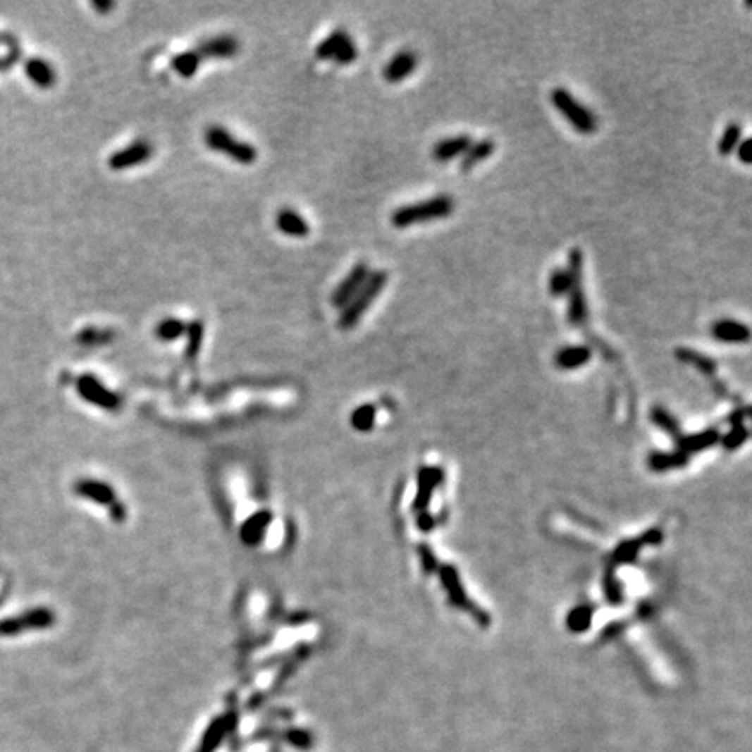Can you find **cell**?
Wrapping results in <instances>:
<instances>
[{"label":"cell","mask_w":752,"mask_h":752,"mask_svg":"<svg viewBox=\"0 0 752 752\" xmlns=\"http://www.w3.org/2000/svg\"><path fill=\"white\" fill-rule=\"evenodd\" d=\"M276 225L284 235L298 237V239L307 237L310 233V225L307 223L305 218L300 213H296L295 209H290V207H284L277 213Z\"/></svg>","instance_id":"obj_13"},{"label":"cell","mask_w":752,"mask_h":752,"mask_svg":"<svg viewBox=\"0 0 752 752\" xmlns=\"http://www.w3.org/2000/svg\"><path fill=\"white\" fill-rule=\"evenodd\" d=\"M187 335H188V345H187V357H195L199 354V348H201L202 338H204V324L201 319H195L190 324L187 326Z\"/></svg>","instance_id":"obj_23"},{"label":"cell","mask_w":752,"mask_h":752,"mask_svg":"<svg viewBox=\"0 0 752 752\" xmlns=\"http://www.w3.org/2000/svg\"><path fill=\"white\" fill-rule=\"evenodd\" d=\"M369 273H371V270H369L368 263L359 261L357 265H355L354 269L347 273L345 279H343L342 283L335 288V291H333V295H331L333 307H336V309H343V307H345L347 303L354 298L355 292L361 290L362 284L366 283Z\"/></svg>","instance_id":"obj_7"},{"label":"cell","mask_w":752,"mask_h":752,"mask_svg":"<svg viewBox=\"0 0 752 752\" xmlns=\"http://www.w3.org/2000/svg\"><path fill=\"white\" fill-rule=\"evenodd\" d=\"M91 6L94 7V9L98 11L99 14H106L110 9H113V7H116V4L109 2V0H106V2H103V0H98V2H92Z\"/></svg>","instance_id":"obj_26"},{"label":"cell","mask_w":752,"mask_h":752,"mask_svg":"<svg viewBox=\"0 0 752 752\" xmlns=\"http://www.w3.org/2000/svg\"><path fill=\"white\" fill-rule=\"evenodd\" d=\"M25 70H27V75L30 77V80H32L35 86H39L42 89L51 87L54 84V80H56V73H54L53 66H51L47 61H44V59H39V58L30 59V61L27 63V66H25Z\"/></svg>","instance_id":"obj_17"},{"label":"cell","mask_w":752,"mask_h":752,"mask_svg":"<svg viewBox=\"0 0 752 752\" xmlns=\"http://www.w3.org/2000/svg\"><path fill=\"white\" fill-rule=\"evenodd\" d=\"M455 211V201L451 195L440 194L425 201L406 204L392 213L390 221L395 228H407L427 221L443 220L451 216Z\"/></svg>","instance_id":"obj_1"},{"label":"cell","mask_w":752,"mask_h":752,"mask_svg":"<svg viewBox=\"0 0 752 752\" xmlns=\"http://www.w3.org/2000/svg\"><path fill=\"white\" fill-rule=\"evenodd\" d=\"M495 152V142L491 138H483L479 142H472V145L467 148L460 162V171L470 173L481 162L488 161Z\"/></svg>","instance_id":"obj_15"},{"label":"cell","mask_w":752,"mask_h":752,"mask_svg":"<svg viewBox=\"0 0 752 752\" xmlns=\"http://www.w3.org/2000/svg\"><path fill=\"white\" fill-rule=\"evenodd\" d=\"M204 143H206L207 148L218 152V154L227 155L228 159L239 162V164L249 166L258 159L257 148L246 142H240L239 138H235L230 131H227L221 125L207 128L206 132H204Z\"/></svg>","instance_id":"obj_5"},{"label":"cell","mask_w":752,"mask_h":752,"mask_svg":"<svg viewBox=\"0 0 752 752\" xmlns=\"http://www.w3.org/2000/svg\"><path fill=\"white\" fill-rule=\"evenodd\" d=\"M239 51V42L232 35H216L202 40L197 46L195 53L201 59H228L235 56Z\"/></svg>","instance_id":"obj_11"},{"label":"cell","mask_w":752,"mask_h":752,"mask_svg":"<svg viewBox=\"0 0 752 752\" xmlns=\"http://www.w3.org/2000/svg\"><path fill=\"white\" fill-rule=\"evenodd\" d=\"M568 273L572 279V286L568 291V310H566V319L569 326L580 328L587 322L588 319V305L587 295L584 288V253L579 247H573L568 253Z\"/></svg>","instance_id":"obj_3"},{"label":"cell","mask_w":752,"mask_h":752,"mask_svg":"<svg viewBox=\"0 0 752 752\" xmlns=\"http://www.w3.org/2000/svg\"><path fill=\"white\" fill-rule=\"evenodd\" d=\"M79 340L82 343H87V345H92V343H101V342H106V340H110V333L101 331V329L89 328V329H84V331H80Z\"/></svg>","instance_id":"obj_24"},{"label":"cell","mask_w":752,"mask_h":752,"mask_svg":"<svg viewBox=\"0 0 752 752\" xmlns=\"http://www.w3.org/2000/svg\"><path fill=\"white\" fill-rule=\"evenodd\" d=\"M418 66L417 53L409 49H402L395 53L383 66V79L390 84H399L413 75Z\"/></svg>","instance_id":"obj_9"},{"label":"cell","mask_w":752,"mask_h":752,"mask_svg":"<svg viewBox=\"0 0 752 752\" xmlns=\"http://www.w3.org/2000/svg\"><path fill=\"white\" fill-rule=\"evenodd\" d=\"M79 390L84 397L89 399L92 402H98L99 406H116L117 399L116 395L110 394L105 387H103L99 381H96L92 376H82L79 381Z\"/></svg>","instance_id":"obj_16"},{"label":"cell","mask_w":752,"mask_h":752,"mask_svg":"<svg viewBox=\"0 0 752 752\" xmlns=\"http://www.w3.org/2000/svg\"><path fill=\"white\" fill-rule=\"evenodd\" d=\"M185 333H187V324L176 317L162 319L157 324V328H155V335L162 342H173V340H178Z\"/></svg>","instance_id":"obj_21"},{"label":"cell","mask_w":752,"mask_h":752,"mask_svg":"<svg viewBox=\"0 0 752 752\" xmlns=\"http://www.w3.org/2000/svg\"><path fill=\"white\" fill-rule=\"evenodd\" d=\"M201 61H202L201 56H199L194 49V51H185V53L176 54V56L173 58L171 65L178 75L183 77V79H190V77H194L195 73H197V68H199V65H201Z\"/></svg>","instance_id":"obj_19"},{"label":"cell","mask_w":752,"mask_h":752,"mask_svg":"<svg viewBox=\"0 0 752 752\" xmlns=\"http://www.w3.org/2000/svg\"><path fill=\"white\" fill-rule=\"evenodd\" d=\"M751 147H752V140L751 138H744L742 142H740V145L736 147V157H739V161L742 162V164L749 166L752 162V154H751Z\"/></svg>","instance_id":"obj_25"},{"label":"cell","mask_w":752,"mask_h":752,"mask_svg":"<svg viewBox=\"0 0 752 752\" xmlns=\"http://www.w3.org/2000/svg\"><path fill=\"white\" fill-rule=\"evenodd\" d=\"M710 336L721 343H747L751 338V329L736 319H717L710 326Z\"/></svg>","instance_id":"obj_10"},{"label":"cell","mask_w":752,"mask_h":752,"mask_svg":"<svg viewBox=\"0 0 752 752\" xmlns=\"http://www.w3.org/2000/svg\"><path fill=\"white\" fill-rule=\"evenodd\" d=\"M154 155V148L145 140H138V142L131 143L125 148H121L116 154H112L109 157V168L113 171H124V169H131L135 166L143 164L148 159Z\"/></svg>","instance_id":"obj_8"},{"label":"cell","mask_w":752,"mask_h":752,"mask_svg":"<svg viewBox=\"0 0 752 752\" xmlns=\"http://www.w3.org/2000/svg\"><path fill=\"white\" fill-rule=\"evenodd\" d=\"M359 56V51L355 47L354 39L345 32V30H335L329 33L322 42H319L316 47V58L322 61L338 63V65H350Z\"/></svg>","instance_id":"obj_6"},{"label":"cell","mask_w":752,"mask_h":752,"mask_svg":"<svg viewBox=\"0 0 752 752\" xmlns=\"http://www.w3.org/2000/svg\"><path fill=\"white\" fill-rule=\"evenodd\" d=\"M569 286H572V279H569V273L566 269H554L549 276V292L554 298H562V296L568 295Z\"/></svg>","instance_id":"obj_22"},{"label":"cell","mask_w":752,"mask_h":752,"mask_svg":"<svg viewBox=\"0 0 752 752\" xmlns=\"http://www.w3.org/2000/svg\"><path fill=\"white\" fill-rule=\"evenodd\" d=\"M592 357V350L587 345H568L562 347L554 355V362L561 369H577L585 366Z\"/></svg>","instance_id":"obj_14"},{"label":"cell","mask_w":752,"mask_h":752,"mask_svg":"<svg viewBox=\"0 0 752 752\" xmlns=\"http://www.w3.org/2000/svg\"><path fill=\"white\" fill-rule=\"evenodd\" d=\"M742 142V125L739 122H729L725 128V131L721 132V138L717 142V152L723 157L735 154L736 147Z\"/></svg>","instance_id":"obj_18"},{"label":"cell","mask_w":752,"mask_h":752,"mask_svg":"<svg viewBox=\"0 0 752 752\" xmlns=\"http://www.w3.org/2000/svg\"><path fill=\"white\" fill-rule=\"evenodd\" d=\"M676 357L679 359V361L695 366V368H698L700 371L707 373V375L714 373V369H716V362H714V359L707 357V355H703V354H698V352L691 350V348H683V347L676 348Z\"/></svg>","instance_id":"obj_20"},{"label":"cell","mask_w":752,"mask_h":752,"mask_svg":"<svg viewBox=\"0 0 752 752\" xmlns=\"http://www.w3.org/2000/svg\"><path fill=\"white\" fill-rule=\"evenodd\" d=\"M550 103L565 121L580 135H592L598 131V117L588 106L580 103L568 89L555 87L550 92Z\"/></svg>","instance_id":"obj_4"},{"label":"cell","mask_w":752,"mask_h":752,"mask_svg":"<svg viewBox=\"0 0 752 752\" xmlns=\"http://www.w3.org/2000/svg\"><path fill=\"white\" fill-rule=\"evenodd\" d=\"M388 283V273L385 270H375L368 276L362 288L354 295V298L342 309L338 317V326L342 329H352L359 324L362 316L369 310L371 303L380 296Z\"/></svg>","instance_id":"obj_2"},{"label":"cell","mask_w":752,"mask_h":752,"mask_svg":"<svg viewBox=\"0 0 752 752\" xmlns=\"http://www.w3.org/2000/svg\"><path fill=\"white\" fill-rule=\"evenodd\" d=\"M472 145V138L469 135H457L450 138H443L432 147V159L439 164L455 161V159L463 157L467 148Z\"/></svg>","instance_id":"obj_12"}]
</instances>
